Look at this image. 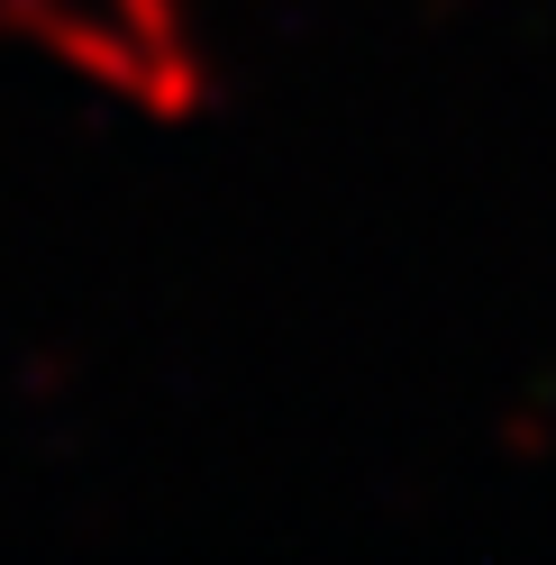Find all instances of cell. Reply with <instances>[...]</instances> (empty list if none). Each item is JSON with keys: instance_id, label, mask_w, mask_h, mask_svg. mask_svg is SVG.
<instances>
[{"instance_id": "cell-1", "label": "cell", "mask_w": 556, "mask_h": 565, "mask_svg": "<svg viewBox=\"0 0 556 565\" xmlns=\"http://www.w3.org/2000/svg\"><path fill=\"white\" fill-rule=\"evenodd\" d=\"M0 55L92 119L192 137L228 110L211 0H0Z\"/></svg>"}]
</instances>
